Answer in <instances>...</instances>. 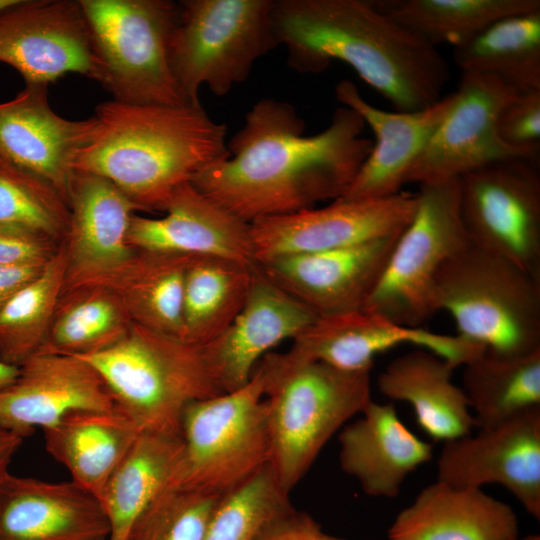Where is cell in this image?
I'll list each match as a JSON object with an SVG mask.
<instances>
[{
    "mask_svg": "<svg viewBox=\"0 0 540 540\" xmlns=\"http://www.w3.org/2000/svg\"><path fill=\"white\" fill-rule=\"evenodd\" d=\"M363 119L341 105L307 136L293 105L264 98L227 142L229 156L201 170L196 188L247 223L341 198L371 152Z\"/></svg>",
    "mask_w": 540,
    "mask_h": 540,
    "instance_id": "obj_1",
    "label": "cell"
},
{
    "mask_svg": "<svg viewBox=\"0 0 540 540\" xmlns=\"http://www.w3.org/2000/svg\"><path fill=\"white\" fill-rule=\"evenodd\" d=\"M272 16L278 46L297 72L316 74L342 61L401 112L442 98L445 58L374 0H274Z\"/></svg>",
    "mask_w": 540,
    "mask_h": 540,
    "instance_id": "obj_2",
    "label": "cell"
},
{
    "mask_svg": "<svg viewBox=\"0 0 540 540\" xmlns=\"http://www.w3.org/2000/svg\"><path fill=\"white\" fill-rule=\"evenodd\" d=\"M75 160L76 172L101 176L140 211H163L174 191L229 156L226 126L200 105H137L109 100Z\"/></svg>",
    "mask_w": 540,
    "mask_h": 540,
    "instance_id": "obj_3",
    "label": "cell"
},
{
    "mask_svg": "<svg viewBox=\"0 0 540 540\" xmlns=\"http://www.w3.org/2000/svg\"><path fill=\"white\" fill-rule=\"evenodd\" d=\"M257 367L272 441L271 467L290 493L329 442L371 398L370 371H345L289 350L268 353Z\"/></svg>",
    "mask_w": 540,
    "mask_h": 540,
    "instance_id": "obj_4",
    "label": "cell"
},
{
    "mask_svg": "<svg viewBox=\"0 0 540 540\" xmlns=\"http://www.w3.org/2000/svg\"><path fill=\"white\" fill-rule=\"evenodd\" d=\"M106 384L116 410L142 431L181 435L185 408L225 393L208 345L133 323L112 346L80 357Z\"/></svg>",
    "mask_w": 540,
    "mask_h": 540,
    "instance_id": "obj_5",
    "label": "cell"
},
{
    "mask_svg": "<svg viewBox=\"0 0 540 540\" xmlns=\"http://www.w3.org/2000/svg\"><path fill=\"white\" fill-rule=\"evenodd\" d=\"M433 304L451 315L459 337L490 352L540 349V278L472 243L440 269Z\"/></svg>",
    "mask_w": 540,
    "mask_h": 540,
    "instance_id": "obj_6",
    "label": "cell"
},
{
    "mask_svg": "<svg viewBox=\"0 0 540 540\" xmlns=\"http://www.w3.org/2000/svg\"><path fill=\"white\" fill-rule=\"evenodd\" d=\"M182 448L166 488L223 496L271 464L264 377L256 366L238 389L190 403Z\"/></svg>",
    "mask_w": 540,
    "mask_h": 540,
    "instance_id": "obj_7",
    "label": "cell"
},
{
    "mask_svg": "<svg viewBox=\"0 0 540 540\" xmlns=\"http://www.w3.org/2000/svg\"><path fill=\"white\" fill-rule=\"evenodd\" d=\"M79 3L92 47V79L112 95V100L137 105L190 104L173 76L169 60L179 3L169 0H79Z\"/></svg>",
    "mask_w": 540,
    "mask_h": 540,
    "instance_id": "obj_8",
    "label": "cell"
},
{
    "mask_svg": "<svg viewBox=\"0 0 540 540\" xmlns=\"http://www.w3.org/2000/svg\"><path fill=\"white\" fill-rule=\"evenodd\" d=\"M274 0H184L169 44L173 76L186 101L199 105L245 81L254 63L278 46Z\"/></svg>",
    "mask_w": 540,
    "mask_h": 540,
    "instance_id": "obj_9",
    "label": "cell"
},
{
    "mask_svg": "<svg viewBox=\"0 0 540 540\" xmlns=\"http://www.w3.org/2000/svg\"><path fill=\"white\" fill-rule=\"evenodd\" d=\"M419 185L415 214L363 308L407 327H420L435 313L440 269L471 244L460 211L459 179Z\"/></svg>",
    "mask_w": 540,
    "mask_h": 540,
    "instance_id": "obj_10",
    "label": "cell"
},
{
    "mask_svg": "<svg viewBox=\"0 0 540 540\" xmlns=\"http://www.w3.org/2000/svg\"><path fill=\"white\" fill-rule=\"evenodd\" d=\"M539 163L507 159L459 178L460 211L471 243L540 278Z\"/></svg>",
    "mask_w": 540,
    "mask_h": 540,
    "instance_id": "obj_11",
    "label": "cell"
},
{
    "mask_svg": "<svg viewBox=\"0 0 540 540\" xmlns=\"http://www.w3.org/2000/svg\"><path fill=\"white\" fill-rule=\"evenodd\" d=\"M416 207L417 194L401 191L377 199L339 198L324 207L257 219L250 223L256 264L397 236Z\"/></svg>",
    "mask_w": 540,
    "mask_h": 540,
    "instance_id": "obj_12",
    "label": "cell"
},
{
    "mask_svg": "<svg viewBox=\"0 0 540 540\" xmlns=\"http://www.w3.org/2000/svg\"><path fill=\"white\" fill-rule=\"evenodd\" d=\"M454 93L451 108L411 166L406 183L459 179L494 162L529 160L504 144L497 131L500 113L516 90L496 77L465 72Z\"/></svg>",
    "mask_w": 540,
    "mask_h": 540,
    "instance_id": "obj_13",
    "label": "cell"
},
{
    "mask_svg": "<svg viewBox=\"0 0 540 540\" xmlns=\"http://www.w3.org/2000/svg\"><path fill=\"white\" fill-rule=\"evenodd\" d=\"M437 481L456 488L499 484L540 519V406L443 442Z\"/></svg>",
    "mask_w": 540,
    "mask_h": 540,
    "instance_id": "obj_14",
    "label": "cell"
},
{
    "mask_svg": "<svg viewBox=\"0 0 540 540\" xmlns=\"http://www.w3.org/2000/svg\"><path fill=\"white\" fill-rule=\"evenodd\" d=\"M0 62L26 85H46L68 73L92 79L93 55L79 0H16L0 11Z\"/></svg>",
    "mask_w": 540,
    "mask_h": 540,
    "instance_id": "obj_15",
    "label": "cell"
},
{
    "mask_svg": "<svg viewBox=\"0 0 540 540\" xmlns=\"http://www.w3.org/2000/svg\"><path fill=\"white\" fill-rule=\"evenodd\" d=\"M46 85H25L0 103V162L38 181L68 205L75 160L89 140L94 120H68L49 105Z\"/></svg>",
    "mask_w": 540,
    "mask_h": 540,
    "instance_id": "obj_16",
    "label": "cell"
},
{
    "mask_svg": "<svg viewBox=\"0 0 540 540\" xmlns=\"http://www.w3.org/2000/svg\"><path fill=\"white\" fill-rule=\"evenodd\" d=\"M399 235L340 249L277 257L256 267L316 317L363 310Z\"/></svg>",
    "mask_w": 540,
    "mask_h": 540,
    "instance_id": "obj_17",
    "label": "cell"
},
{
    "mask_svg": "<svg viewBox=\"0 0 540 540\" xmlns=\"http://www.w3.org/2000/svg\"><path fill=\"white\" fill-rule=\"evenodd\" d=\"M18 368L0 391V427L21 438L75 412L116 409L99 373L80 357L39 352Z\"/></svg>",
    "mask_w": 540,
    "mask_h": 540,
    "instance_id": "obj_18",
    "label": "cell"
},
{
    "mask_svg": "<svg viewBox=\"0 0 540 540\" xmlns=\"http://www.w3.org/2000/svg\"><path fill=\"white\" fill-rule=\"evenodd\" d=\"M410 344L463 366L485 348L458 335L399 325L379 314L358 310L317 317L294 340L296 354L345 371H371L377 355Z\"/></svg>",
    "mask_w": 540,
    "mask_h": 540,
    "instance_id": "obj_19",
    "label": "cell"
},
{
    "mask_svg": "<svg viewBox=\"0 0 540 540\" xmlns=\"http://www.w3.org/2000/svg\"><path fill=\"white\" fill-rule=\"evenodd\" d=\"M64 288L101 284L120 270L135 249L127 240L138 208L107 179L76 172L69 196Z\"/></svg>",
    "mask_w": 540,
    "mask_h": 540,
    "instance_id": "obj_20",
    "label": "cell"
},
{
    "mask_svg": "<svg viewBox=\"0 0 540 540\" xmlns=\"http://www.w3.org/2000/svg\"><path fill=\"white\" fill-rule=\"evenodd\" d=\"M335 96L354 110L374 133L375 142L346 193L347 200L377 199L401 192L406 176L451 108L455 93L415 111H386L373 106L349 80L340 81Z\"/></svg>",
    "mask_w": 540,
    "mask_h": 540,
    "instance_id": "obj_21",
    "label": "cell"
},
{
    "mask_svg": "<svg viewBox=\"0 0 540 540\" xmlns=\"http://www.w3.org/2000/svg\"><path fill=\"white\" fill-rule=\"evenodd\" d=\"M164 212L160 218L133 215L127 236L132 248L256 265L250 224L190 181L174 191Z\"/></svg>",
    "mask_w": 540,
    "mask_h": 540,
    "instance_id": "obj_22",
    "label": "cell"
},
{
    "mask_svg": "<svg viewBox=\"0 0 540 540\" xmlns=\"http://www.w3.org/2000/svg\"><path fill=\"white\" fill-rule=\"evenodd\" d=\"M100 501L72 480L8 474L0 485V540H110Z\"/></svg>",
    "mask_w": 540,
    "mask_h": 540,
    "instance_id": "obj_23",
    "label": "cell"
},
{
    "mask_svg": "<svg viewBox=\"0 0 540 540\" xmlns=\"http://www.w3.org/2000/svg\"><path fill=\"white\" fill-rule=\"evenodd\" d=\"M316 318L255 266L241 311L220 337L207 344L223 390L245 385L271 349L287 339L293 341Z\"/></svg>",
    "mask_w": 540,
    "mask_h": 540,
    "instance_id": "obj_24",
    "label": "cell"
},
{
    "mask_svg": "<svg viewBox=\"0 0 540 540\" xmlns=\"http://www.w3.org/2000/svg\"><path fill=\"white\" fill-rule=\"evenodd\" d=\"M338 434L341 469L365 494L394 498L407 476L433 457V446L415 435L392 403L371 400Z\"/></svg>",
    "mask_w": 540,
    "mask_h": 540,
    "instance_id": "obj_25",
    "label": "cell"
},
{
    "mask_svg": "<svg viewBox=\"0 0 540 540\" xmlns=\"http://www.w3.org/2000/svg\"><path fill=\"white\" fill-rule=\"evenodd\" d=\"M518 519L505 502L482 488L437 481L424 487L388 529V540H513Z\"/></svg>",
    "mask_w": 540,
    "mask_h": 540,
    "instance_id": "obj_26",
    "label": "cell"
},
{
    "mask_svg": "<svg viewBox=\"0 0 540 540\" xmlns=\"http://www.w3.org/2000/svg\"><path fill=\"white\" fill-rule=\"evenodd\" d=\"M456 367L444 358L416 348L393 359L379 374L380 393L412 407L419 427L435 441H449L475 427L463 389L452 381Z\"/></svg>",
    "mask_w": 540,
    "mask_h": 540,
    "instance_id": "obj_27",
    "label": "cell"
},
{
    "mask_svg": "<svg viewBox=\"0 0 540 540\" xmlns=\"http://www.w3.org/2000/svg\"><path fill=\"white\" fill-rule=\"evenodd\" d=\"M141 431L123 413L75 412L43 431L46 451L98 500Z\"/></svg>",
    "mask_w": 540,
    "mask_h": 540,
    "instance_id": "obj_28",
    "label": "cell"
},
{
    "mask_svg": "<svg viewBox=\"0 0 540 540\" xmlns=\"http://www.w3.org/2000/svg\"><path fill=\"white\" fill-rule=\"evenodd\" d=\"M191 257L135 249L101 284L117 294L133 323L180 339L184 278Z\"/></svg>",
    "mask_w": 540,
    "mask_h": 540,
    "instance_id": "obj_29",
    "label": "cell"
},
{
    "mask_svg": "<svg viewBox=\"0 0 540 540\" xmlns=\"http://www.w3.org/2000/svg\"><path fill=\"white\" fill-rule=\"evenodd\" d=\"M256 265L192 256L185 273L180 339L206 345L220 337L241 311Z\"/></svg>",
    "mask_w": 540,
    "mask_h": 540,
    "instance_id": "obj_30",
    "label": "cell"
},
{
    "mask_svg": "<svg viewBox=\"0 0 540 540\" xmlns=\"http://www.w3.org/2000/svg\"><path fill=\"white\" fill-rule=\"evenodd\" d=\"M181 448V435L139 433L99 499L110 524V540L127 539L135 519L167 487Z\"/></svg>",
    "mask_w": 540,
    "mask_h": 540,
    "instance_id": "obj_31",
    "label": "cell"
},
{
    "mask_svg": "<svg viewBox=\"0 0 540 540\" xmlns=\"http://www.w3.org/2000/svg\"><path fill=\"white\" fill-rule=\"evenodd\" d=\"M462 73L496 77L517 92L540 90V11L502 18L454 47Z\"/></svg>",
    "mask_w": 540,
    "mask_h": 540,
    "instance_id": "obj_32",
    "label": "cell"
},
{
    "mask_svg": "<svg viewBox=\"0 0 540 540\" xmlns=\"http://www.w3.org/2000/svg\"><path fill=\"white\" fill-rule=\"evenodd\" d=\"M463 368L461 388L478 429L540 406V349L522 355L485 349Z\"/></svg>",
    "mask_w": 540,
    "mask_h": 540,
    "instance_id": "obj_33",
    "label": "cell"
},
{
    "mask_svg": "<svg viewBox=\"0 0 540 540\" xmlns=\"http://www.w3.org/2000/svg\"><path fill=\"white\" fill-rule=\"evenodd\" d=\"M131 324L120 298L108 286L85 284L65 289L39 352L76 357L94 354L119 341Z\"/></svg>",
    "mask_w": 540,
    "mask_h": 540,
    "instance_id": "obj_34",
    "label": "cell"
},
{
    "mask_svg": "<svg viewBox=\"0 0 540 540\" xmlns=\"http://www.w3.org/2000/svg\"><path fill=\"white\" fill-rule=\"evenodd\" d=\"M374 1L380 11L436 47H455L502 18L540 11L539 0Z\"/></svg>",
    "mask_w": 540,
    "mask_h": 540,
    "instance_id": "obj_35",
    "label": "cell"
},
{
    "mask_svg": "<svg viewBox=\"0 0 540 540\" xmlns=\"http://www.w3.org/2000/svg\"><path fill=\"white\" fill-rule=\"evenodd\" d=\"M67 268L63 241L41 272L0 311V360L19 367L43 347L62 294Z\"/></svg>",
    "mask_w": 540,
    "mask_h": 540,
    "instance_id": "obj_36",
    "label": "cell"
},
{
    "mask_svg": "<svg viewBox=\"0 0 540 540\" xmlns=\"http://www.w3.org/2000/svg\"><path fill=\"white\" fill-rule=\"evenodd\" d=\"M290 507L289 493L269 465L219 499L202 540H258Z\"/></svg>",
    "mask_w": 540,
    "mask_h": 540,
    "instance_id": "obj_37",
    "label": "cell"
},
{
    "mask_svg": "<svg viewBox=\"0 0 540 540\" xmlns=\"http://www.w3.org/2000/svg\"><path fill=\"white\" fill-rule=\"evenodd\" d=\"M69 207L52 189L0 172V228L60 244L66 237Z\"/></svg>",
    "mask_w": 540,
    "mask_h": 540,
    "instance_id": "obj_38",
    "label": "cell"
},
{
    "mask_svg": "<svg viewBox=\"0 0 540 540\" xmlns=\"http://www.w3.org/2000/svg\"><path fill=\"white\" fill-rule=\"evenodd\" d=\"M221 497L165 488L135 519L126 540H202Z\"/></svg>",
    "mask_w": 540,
    "mask_h": 540,
    "instance_id": "obj_39",
    "label": "cell"
},
{
    "mask_svg": "<svg viewBox=\"0 0 540 540\" xmlns=\"http://www.w3.org/2000/svg\"><path fill=\"white\" fill-rule=\"evenodd\" d=\"M497 131L504 144L539 163L540 90L518 92L500 113Z\"/></svg>",
    "mask_w": 540,
    "mask_h": 540,
    "instance_id": "obj_40",
    "label": "cell"
},
{
    "mask_svg": "<svg viewBox=\"0 0 540 540\" xmlns=\"http://www.w3.org/2000/svg\"><path fill=\"white\" fill-rule=\"evenodd\" d=\"M58 246L42 237L0 228V266L44 263Z\"/></svg>",
    "mask_w": 540,
    "mask_h": 540,
    "instance_id": "obj_41",
    "label": "cell"
},
{
    "mask_svg": "<svg viewBox=\"0 0 540 540\" xmlns=\"http://www.w3.org/2000/svg\"><path fill=\"white\" fill-rule=\"evenodd\" d=\"M258 540H346L326 533L308 513L293 506L276 517Z\"/></svg>",
    "mask_w": 540,
    "mask_h": 540,
    "instance_id": "obj_42",
    "label": "cell"
},
{
    "mask_svg": "<svg viewBox=\"0 0 540 540\" xmlns=\"http://www.w3.org/2000/svg\"><path fill=\"white\" fill-rule=\"evenodd\" d=\"M46 262L0 266V311L24 285L41 272Z\"/></svg>",
    "mask_w": 540,
    "mask_h": 540,
    "instance_id": "obj_43",
    "label": "cell"
},
{
    "mask_svg": "<svg viewBox=\"0 0 540 540\" xmlns=\"http://www.w3.org/2000/svg\"><path fill=\"white\" fill-rule=\"evenodd\" d=\"M22 441L23 438L0 427V485L9 474V464Z\"/></svg>",
    "mask_w": 540,
    "mask_h": 540,
    "instance_id": "obj_44",
    "label": "cell"
},
{
    "mask_svg": "<svg viewBox=\"0 0 540 540\" xmlns=\"http://www.w3.org/2000/svg\"><path fill=\"white\" fill-rule=\"evenodd\" d=\"M19 368L0 360V391L9 386L17 377Z\"/></svg>",
    "mask_w": 540,
    "mask_h": 540,
    "instance_id": "obj_45",
    "label": "cell"
},
{
    "mask_svg": "<svg viewBox=\"0 0 540 540\" xmlns=\"http://www.w3.org/2000/svg\"><path fill=\"white\" fill-rule=\"evenodd\" d=\"M513 540H540V536L536 534H529L521 537L520 535Z\"/></svg>",
    "mask_w": 540,
    "mask_h": 540,
    "instance_id": "obj_46",
    "label": "cell"
},
{
    "mask_svg": "<svg viewBox=\"0 0 540 540\" xmlns=\"http://www.w3.org/2000/svg\"><path fill=\"white\" fill-rule=\"evenodd\" d=\"M16 0H0V11L14 4Z\"/></svg>",
    "mask_w": 540,
    "mask_h": 540,
    "instance_id": "obj_47",
    "label": "cell"
},
{
    "mask_svg": "<svg viewBox=\"0 0 540 540\" xmlns=\"http://www.w3.org/2000/svg\"><path fill=\"white\" fill-rule=\"evenodd\" d=\"M7 167L0 162V172H5Z\"/></svg>",
    "mask_w": 540,
    "mask_h": 540,
    "instance_id": "obj_48",
    "label": "cell"
}]
</instances>
